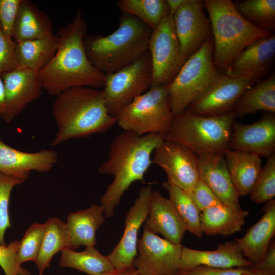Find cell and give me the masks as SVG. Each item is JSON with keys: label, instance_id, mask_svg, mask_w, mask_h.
I'll use <instances>...</instances> for the list:
<instances>
[{"label": "cell", "instance_id": "cell-13", "mask_svg": "<svg viewBox=\"0 0 275 275\" xmlns=\"http://www.w3.org/2000/svg\"><path fill=\"white\" fill-rule=\"evenodd\" d=\"M154 153L152 163L163 170L167 182L189 192L200 178L198 156L186 146L167 140Z\"/></svg>", "mask_w": 275, "mask_h": 275}, {"label": "cell", "instance_id": "cell-9", "mask_svg": "<svg viewBox=\"0 0 275 275\" xmlns=\"http://www.w3.org/2000/svg\"><path fill=\"white\" fill-rule=\"evenodd\" d=\"M152 78L148 51L132 64L106 75L102 91L109 113L116 117L122 108L150 88Z\"/></svg>", "mask_w": 275, "mask_h": 275}, {"label": "cell", "instance_id": "cell-34", "mask_svg": "<svg viewBox=\"0 0 275 275\" xmlns=\"http://www.w3.org/2000/svg\"><path fill=\"white\" fill-rule=\"evenodd\" d=\"M234 4L237 12L252 25L270 32L274 30V0H244Z\"/></svg>", "mask_w": 275, "mask_h": 275}, {"label": "cell", "instance_id": "cell-31", "mask_svg": "<svg viewBox=\"0 0 275 275\" xmlns=\"http://www.w3.org/2000/svg\"><path fill=\"white\" fill-rule=\"evenodd\" d=\"M59 266L71 268L88 275H101L114 269L107 256L102 254L94 246L86 247L82 251L63 250Z\"/></svg>", "mask_w": 275, "mask_h": 275}, {"label": "cell", "instance_id": "cell-7", "mask_svg": "<svg viewBox=\"0 0 275 275\" xmlns=\"http://www.w3.org/2000/svg\"><path fill=\"white\" fill-rule=\"evenodd\" d=\"M221 74L214 62L212 37L185 62L168 85V98L173 115L184 111Z\"/></svg>", "mask_w": 275, "mask_h": 275}, {"label": "cell", "instance_id": "cell-19", "mask_svg": "<svg viewBox=\"0 0 275 275\" xmlns=\"http://www.w3.org/2000/svg\"><path fill=\"white\" fill-rule=\"evenodd\" d=\"M197 156L200 178L210 188L221 202L237 213L247 212L240 206L224 154L205 153Z\"/></svg>", "mask_w": 275, "mask_h": 275}, {"label": "cell", "instance_id": "cell-1", "mask_svg": "<svg viewBox=\"0 0 275 275\" xmlns=\"http://www.w3.org/2000/svg\"><path fill=\"white\" fill-rule=\"evenodd\" d=\"M86 30V22L78 11L72 21L57 31L56 52L38 72L43 88L49 95L56 96L77 86L95 89L104 86L106 75L92 64L85 50Z\"/></svg>", "mask_w": 275, "mask_h": 275}, {"label": "cell", "instance_id": "cell-30", "mask_svg": "<svg viewBox=\"0 0 275 275\" xmlns=\"http://www.w3.org/2000/svg\"><path fill=\"white\" fill-rule=\"evenodd\" d=\"M43 241L35 263L39 274L43 275L54 256L63 250L69 249L70 239L66 223L58 217L47 219Z\"/></svg>", "mask_w": 275, "mask_h": 275}, {"label": "cell", "instance_id": "cell-45", "mask_svg": "<svg viewBox=\"0 0 275 275\" xmlns=\"http://www.w3.org/2000/svg\"><path fill=\"white\" fill-rule=\"evenodd\" d=\"M184 0H166L169 14L173 16L179 8Z\"/></svg>", "mask_w": 275, "mask_h": 275}, {"label": "cell", "instance_id": "cell-22", "mask_svg": "<svg viewBox=\"0 0 275 275\" xmlns=\"http://www.w3.org/2000/svg\"><path fill=\"white\" fill-rule=\"evenodd\" d=\"M144 227L153 233L162 235L164 239L175 244L181 243L187 231L185 224L170 199L160 192L153 190Z\"/></svg>", "mask_w": 275, "mask_h": 275}, {"label": "cell", "instance_id": "cell-43", "mask_svg": "<svg viewBox=\"0 0 275 275\" xmlns=\"http://www.w3.org/2000/svg\"><path fill=\"white\" fill-rule=\"evenodd\" d=\"M253 267L266 275H275V243L271 241L264 259Z\"/></svg>", "mask_w": 275, "mask_h": 275}, {"label": "cell", "instance_id": "cell-6", "mask_svg": "<svg viewBox=\"0 0 275 275\" xmlns=\"http://www.w3.org/2000/svg\"><path fill=\"white\" fill-rule=\"evenodd\" d=\"M236 117L234 111L214 116L194 114L187 109L173 115L164 140L180 143L197 156L205 153L224 154L228 149L232 126Z\"/></svg>", "mask_w": 275, "mask_h": 275}, {"label": "cell", "instance_id": "cell-28", "mask_svg": "<svg viewBox=\"0 0 275 275\" xmlns=\"http://www.w3.org/2000/svg\"><path fill=\"white\" fill-rule=\"evenodd\" d=\"M248 211L237 213L223 204L209 207L200 212L201 228L209 236H229L241 230Z\"/></svg>", "mask_w": 275, "mask_h": 275}, {"label": "cell", "instance_id": "cell-5", "mask_svg": "<svg viewBox=\"0 0 275 275\" xmlns=\"http://www.w3.org/2000/svg\"><path fill=\"white\" fill-rule=\"evenodd\" d=\"M210 21L214 64L221 73L242 50L272 32L257 28L247 21L231 0H204Z\"/></svg>", "mask_w": 275, "mask_h": 275}, {"label": "cell", "instance_id": "cell-8", "mask_svg": "<svg viewBox=\"0 0 275 275\" xmlns=\"http://www.w3.org/2000/svg\"><path fill=\"white\" fill-rule=\"evenodd\" d=\"M168 87L151 86L118 112L116 123L123 131L140 136L166 132L173 118Z\"/></svg>", "mask_w": 275, "mask_h": 275}, {"label": "cell", "instance_id": "cell-3", "mask_svg": "<svg viewBox=\"0 0 275 275\" xmlns=\"http://www.w3.org/2000/svg\"><path fill=\"white\" fill-rule=\"evenodd\" d=\"M55 97L52 113L57 130L52 146L105 132L117 122L108 112L102 90L77 86Z\"/></svg>", "mask_w": 275, "mask_h": 275}, {"label": "cell", "instance_id": "cell-10", "mask_svg": "<svg viewBox=\"0 0 275 275\" xmlns=\"http://www.w3.org/2000/svg\"><path fill=\"white\" fill-rule=\"evenodd\" d=\"M148 52L152 71L151 86L169 85L184 64L173 16L170 14L153 31Z\"/></svg>", "mask_w": 275, "mask_h": 275}, {"label": "cell", "instance_id": "cell-11", "mask_svg": "<svg viewBox=\"0 0 275 275\" xmlns=\"http://www.w3.org/2000/svg\"><path fill=\"white\" fill-rule=\"evenodd\" d=\"M183 245L173 243L144 227L133 267L141 275H176Z\"/></svg>", "mask_w": 275, "mask_h": 275}, {"label": "cell", "instance_id": "cell-33", "mask_svg": "<svg viewBox=\"0 0 275 275\" xmlns=\"http://www.w3.org/2000/svg\"><path fill=\"white\" fill-rule=\"evenodd\" d=\"M162 186L185 224L187 231L201 238L203 233L201 228L200 211L188 192L167 181L163 182Z\"/></svg>", "mask_w": 275, "mask_h": 275}, {"label": "cell", "instance_id": "cell-26", "mask_svg": "<svg viewBox=\"0 0 275 275\" xmlns=\"http://www.w3.org/2000/svg\"><path fill=\"white\" fill-rule=\"evenodd\" d=\"M49 16L29 0H22L15 22L12 38L18 43L53 34Z\"/></svg>", "mask_w": 275, "mask_h": 275}, {"label": "cell", "instance_id": "cell-36", "mask_svg": "<svg viewBox=\"0 0 275 275\" xmlns=\"http://www.w3.org/2000/svg\"><path fill=\"white\" fill-rule=\"evenodd\" d=\"M45 223H34L27 229L20 241L18 258L20 263L34 262L38 257L45 234Z\"/></svg>", "mask_w": 275, "mask_h": 275}, {"label": "cell", "instance_id": "cell-38", "mask_svg": "<svg viewBox=\"0 0 275 275\" xmlns=\"http://www.w3.org/2000/svg\"><path fill=\"white\" fill-rule=\"evenodd\" d=\"M19 244L20 241L16 240L8 245L0 244V267L5 275H31L19 261L17 253Z\"/></svg>", "mask_w": 275, "mask_h": 275}, {"label": "cell", "instance_id": "cell-14", "mask_svg": "<svg viewBox=\"0 0 275 275\" xmlns=\"http://www.w3.org/2000/svg\"><path fill=\"white\" fill-rule=\"evenodd\" d=\"M256 82L250 78L231 77L221 73L186 109L194 114L206 116L228 113L233 111L242 94Z\"/></svg>", "mask_w": 275, "mask_h": 275}, {"label": "cell", "instance_id": "cell-16", "mask_svg": "<svg viewBox=\"0 0 275 275\" xmlns=\"http://www.w3.org/2000/svg\"><path fill=\"white\" fill-rule=\"evenodd\" d=\"M5 89V106L1 118L11 122L32 101L39 98L43 86L38 73L17 67L0 75Z\"/></svg>", "mask_w": 275, "mask_h": 275}, {"label": "cell", "instance_id": "cell-25", "mask_svg": "<svg viewBox=\"0 0 275 275\" xmlns=\"http://www.w3.org/2000/svg\"><path fill=\"white\" fill-rule=\"evenodd\" d=\"M224 158L238 196L249 194L262 169L260 157L251 153L228 149Z\"/></svg>", "mask_w": 275, "mask_h": 275}, {"label": "cell", "instance_id": "cell-46", "mask_svg": "<svg viewBox=\"0 0 275 275\" xmlns=\"http://www.w3.org/2000/svg\"><path fill=\"white\" fill-rule=\"evenodd\" d=\"M5 106V89L4 82L0 76V117L3 113Z\"/></svg>", "mask_w": 275, "mask_h": 275}, {"label": "cell", "instance_id": "cell-32", "mask_svg": "<svg viewBox=\"0 0 275 275\" xmlns=\"http://www.w3.org/2000/svg\"><path fill=\"white\" fill-rule=\"evenodd\" d=\"M117 6L123 13L136 17L153 31L169 14L166 0H119Z\"/></svg>", "mask_w": 275, "mask_h": 275}, {"label": "cell", "instance_id": "cell-20", "mask_svg": "<svg viewBox=\"0 0 275 275\" xmlns=\"http://www.w3.org/2000/svg\"><path fill=\"white\" fill-rule=\"evenodd\" d=\"M204 266L216 268L249 267L253 264L240 250L234 240L218 243L214 250H200L183 245L179 262V270Z\"/></svg>", "mask_w": 275, "mask_h": 275}, {"label": "cell", "instance_id": "cell-24", "mask_svg": "<svg viewBox=\"0 0 275 275\" xmlns=\"http://www.w3.org/2000/svg\"><path fill=\"white\" fill-rule=\"evenodd\" d=\"M105 221L102 207L96 203L85 209L69 213L66 225L69 235V249L96 245V231Z\"/></svg>", "mask_w": 275, "mask_h": 275}, {"label": "cell", "instance_id": "cell-29", "mask_svg": "<svg viewBox=\"0 0 275 275\" xmlns=\"http://www.w3.org/2000/svg\"><path fill=\"white\" fill-rule=\"evenodd\" d=\"M233 111L239 117L259 111L275 113L274 73L246 90L236 102Z\"/></svg>", "mask_w": 275, "mask_h": 275}, {"label": "cell", "instance_id": "cell-40", "mask_svg": "<svg viewBox=\"0 0 275 275\" xmlns=\"http://www.w3.org/2000/svg\"><path fill=\"white\" fill-rule=\"evenodd\" d=\"M176 275H266L253 266L231 268H216L204 266L187 270H179Z\"/></svg>", "mask_w": 275, "mask_h": 275}, {"label": "cell", "instance_id": "cell-17", "mask_svg": "<svg viewBox=\"0 0 275 275\" xmlns=\"http://www.w3.org/2000/svg\"><path fill=\"white\" fill-rule=\"evenodd\" d=\"M228 149L246 152L267 158L275 154V115L267 112L250 124L234 122Z\"/></svg>", "mask_w": 275, "mask_h": 275}, {"label": "cell", "instance_id": "cell-27", "mask_svg": "<svg viewBox=\"0 0 275 275\" xmlns=\"http://www.w3.org/2000/svg\"><path fill=\"white\" fill-rule=\"evenodd\" d=\"M59 38L54 34L41 38L16 43V58L18 67L36 72L42 70L55 54Z\"/></svg>", "mask_w": 275, "mask_h": 275}, {"label": "cell", "instance_id": "cell-23", "mask_svg": "<svg viewBox=\"0 0 275 275\" xmlns=\"http://www.w3.org/2000/svg\"><path fill=\"white\" fill-rule=\"evenodd\" d=\"M262 217L241 238H236L243 256L253 265L265 257L275 234V200L266 202Z\"/></svg>", "mask_w": 275, "mask_h": 275}, {"label": "cell", "instance_id": "cell-18", "mask_svg": "<svg viewBox=\"0 0 275 275\" xmlns=\"http://www.w3.org/2000/svg\"><path fill=\"white\" fill-rule=\"evenodd\" d=\"M275 57V35L258 39L242 50L231 62L225 74L256 81L268 71Z\"/></svg>", "mask_w": 275, "mask_h": 275}, {"label": "cell", "instance_id": "cell-39", "mask_svg": "<svg viewBox=\"0 0 275 275\" xmlns=\"http://www.w3.org/2000/svg\"><path fill=\"white\" fill-rule=\"evenodd\" d=\"M16 48V43L3 32L0 26V75L18 67Z\"/></svg>", "mask_w": 275, "mask_h": 275}, {"label": "cell", "instance_id": "cell-37", "mask_svg": "<svg viewBox=\"0 0 275 275\" xmlns=\"http://www.w3.org/2000/svg\"><path fill=\"white\" fill-rule=\"evenodd\" d=\"M26 180L0 173V244L5 245L4 235L6 230L11 227L8 213L11 193L14 187Z\"/></svg>", "mask_w": 275, "mask_h": 275}, {"label": "cell", "instance_id": "cell-44", "mask_svg": "<svg viewBox=\"0 0 275 275\" xmlns=\"http://www.w3.org/2000/svg\"><path fill=\"white\" fill-rule=\"evenodd\" d=\"M101 275H141L134 267L123 269H114Z\"/></svg>", "mask_w": 275, "mask_h": 275}, {"label": "cell", "instance_id": "cell-12", "mask_svg": "<svg viewBox=\"0 0 275 275\" xmlns=\"http://www.w3.org/2000/svg\"><path fill=\"white\" fill-rule=\"evenodd\" d=\"M204 8L203 1L184 0L173 16L183 63L212 36L210 21Z\"/></svg>", "mask_w": 275, "mask_h": 275}, {"label": "cell", "instance_id": "cell-4", "mask_svg": "<svg viewBox=\"0 0 275 275\" xmlns=\"http://www.w3.org/2000/svg\"><path fill=\"white\" fill-rule=\"evenodd\" d=\"M153 30L136 17L125 13L112 33L85 36L84 46L92 64L105 75L132 64L148 51Z\"/></svg>", "mask_w": 275, "mask_h": 275}, {"label": "cell", "instance_id": "cell-21", "mask_svg": "<svg viewBox=\"0 0 275 275\" xmlns=\"http://www.w3.org/2000/svg\"><path fill=\"white\" fill-rule=\"evenodd\" d=\"M57 160L58 155L54 150L24 152L12 148L0 139V173L26 180L31 171L40 173L50 171Z\"/></svg>", "mask_w": 275, "mask_h": 275}, {"label": "cell", "instance_id": "cell-41", "mask_svg": "<svg viewBox=\"0 0 275 275\" xmlns=\"http://www.w3.org/2000/svg\"><path fill=\"white\" fill-rule=\"evenodd\" d=\"M188 193L200 212L209 207L223 204L200 178Z\"/></svg>", "mask_w": 275, "mask_h": 275}, {"label": "cell", "instance_id": "cell-2", "mask_svg": "<svg viewBox=\"0 0 275 275\" xmlns=\"http://www.w3.org/2000/svg\"><path fill=\"white\" fill-rule=\"evenodd\" d=\"M162 134L142 136L123 131L112 142L107 158L98 167L102 174L114 177L101 198L105 217L114 215L125 192L136 181H142L152 164L151 155L163 141Z\"/></svg>", "mask_w": 275, "mask_h": 275}, {"label": "cell", "instance_id": "cell-15", "mask_svg": "<svg viewBox=\"0 0 275 275\" xmlns=\"http://www.w3.org/2000/svg\"><path fill=\"white\" fill-rule=\"evenodd\" d=\"M152 191L150 185L142 187L134 204L126 214L122 237L107 255L114 269L133 267V262L138 254L139 232L148 215Z\"/></svg>", "mask_w": 275, "mask_h": 275}, {"label": "cell", "instance_id": "cell-42", "mask_svg": "<svg viewBox=\"0 0 275 275\" xmlns=\"http://www.w3.org/2000/svg\"><path fill=\"white\" fill-rule=\"evenodd\" d=\"M22 0H0V26L3 32L12 37Z\"/></svg>", "mask_w": 275, "mask_h": 275}, {"label": "cell", "instance_id": "cell-35", "mask_svg": "<svg viewBox=\"0 0 275 275\" xmlns=\"http://www.w3.org/2000/svg\"><path fill=\"white\" fill-rule=\"evenodd\" d=\"M250 198L256 203L267 202L275 196V154L267 158L250 192Z\"/></svg>", "mask_w": 275, "mask_h": 275}]
</instances>
